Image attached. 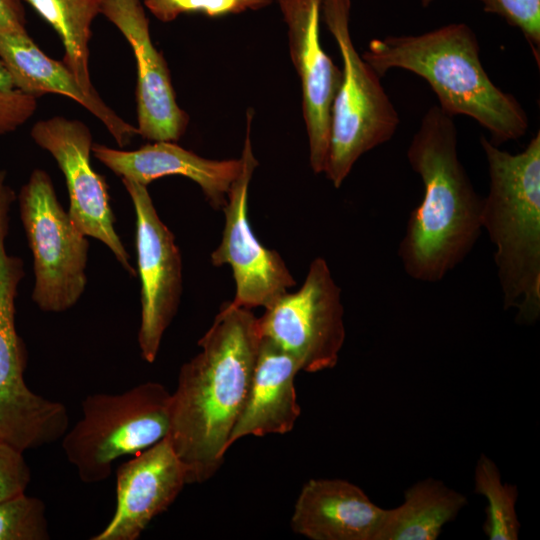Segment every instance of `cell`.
<instances>
[{
	"label": "cell",
	"mask_w": 540,
	"mask_h": 540,
	"mask_svg": "<svg viewBox=\"0 0 540 540\" xmlns=\"http://www.w3.org/2000/svg\"><path fill=\"white\" fill-rule=\"evenodd\" d=\"M489 174L482 229L495 246L505 310L521 325L540 317V132L511 154L480 137Z\"/></svg>",
	"instance_id": "cell-4"
},
{
	"label": "cell",
	"mask_w": 540,
	"mask_h": 540,
	"mask_svg": "<svg viewBox=\"0 0 540 540\" xmlns=\"http://www.w3.org/2000/svg\"><path fill=\"white\" fill-rule=\"evenodd\" d=\"M407 159L424 193L409 215L398 256L412 279L435 283L475 246L482 231L483 198L459 159L453 117L438 105L422 117Z\"/></svg>",
	"instance_id": "cell-2"
},
{
	"label": "cell",
	"mask_w": 540,
	"mask_h": 540,
	"mask_svg": "<svg viewBox=\"0 0 540 540\" xmlns=\"http://www.w3.org/2000/svg\"><path fill=\"white\" fill-rule=\"evenodd\" d=\"M253 116V110L248 109L241 169L223 208L222 239L212 252L211 261L214 266L231 267L236 286L234 304L247 309H266L289 292L296 281L280 254L259 242L248 220L249 185L258 166L250 140Z\"/></svg>",
	"instance_id": "cell-9"
},
{
	"label": "cell",
	"mask_w": 540,
	"mask_h": 540,
	"mask_svg": "<svg viewBox=\"0 0 540 540\" xmlns=\"http://www.w3.org/2000/svg\"><path fill=\"white\" fill-rule=\"evenodd\" d=\"M101 14L122 33L136 59L138 135L177 141L189 117L177 104L167 63L152 42L143 0H103Z\"/></svg>",
	"instance_id": "cell-13"
},
{
	"label": "cell",
	"mask_w": 540,
	"mask_h": 540,
	"mask_svg": "<svg viewBox=\"0 0 540 540\" xmlns=\"http://www.w3.org/2000/svg\"><path fill=\"white\" fill-rule=\"evenodd\" d=\"M297 359L272 340L261 338L249 391L231 432L229 448L246 436L286 434L300 416L295 377Z\"/></svg>",
	"instance_id": "cell-19"
},
{
	"label": "cell",
	"mask_w": 540,
	"mask_h": 540,
	"mask_svg": "<svg viewBox=\"0 0 540 540\" xmlns=\"http://www.w3.org/2000/svg\"><path fill=\"white\" fill-rule=\"evenodd\" d=\"M136 214L137 265L141 282L138 345L153 363L182 295V258L175 237L153 204L148 186L122 178Z\"/></svg>",
	"instance_id": "cell-10"
},
{
	"label": "cell",
	"mask_w": 540,
	"mask_h": 540,
	"mask_svg": "<svg viewBox=\"0 0 540 540\" xmlns=\"http://www.w3.org/2000/svg\"><path fill=\"white\" fill-rule=\"evenodd\" d=\"M474 481V492L487 500L483 526L486 536L490 540L518 539L520 522L516 513V486L503 483L497 465L484 454L477 461Z\"/></svg>",
	"instance_id": "cell-22"
},
{
	"label": "cell",
	"mask_w": 540,
	"mask_h": 540,
	"mask_svg": "<svg viewBox=\"0 0 540 540\" xmlns=\"http://www.w3.org/2000/svg\"><path fill=\"white\" fill-rule=\"evenodd\" d=\"M467 504L466 497L442 481L428 478L404 494V502L385 509L376 540H435Z\"/></svg>",
	"instance_id": "cell-20"
},
{
	"label": "cell",
	"mask_w": 540,
	"mask_h": 540,
	"mask_svg": "<svg viewBox=\"0 0 540 540\" xmlns=\"http://www.w3.org/2000/svg\"><path fill=\"white\" fill-rule=\"evenodd\" d=\"M33 141L47 151L62 171L69 195L68 214L76 228L102 242L131 276L136 271L117 234L104 178L91 165L92 134L82 121L54 116L36 122Z\"/></svg>",
	"instance_id": "cell-11"
},
{
	"label": "cell",
	"mask_w": 540,
	"mask_h": 540,
	"mask_svg": "<svg viewBox=\"0 0 540 540\" xmlns=\"http://www.w3.org/2000/svg\"><path fill=\"white\" fill-rule=\"evenodd\" d=\"M259 328L263 337L297 359L301 371L336 366L346 336L344 307L325 259L315 258L302 286L265 309Z\"/></svg>",
	"instance_id": "cell-8"
},
{
	"label": "cell",
	"mask_w": 540,
	"mask_h": 540,
	"mask_svg": "<svg viewBox=\"0 0 540 540\" xmlns=\"http://www.w3.org/2000/svg\"><path fill=\"white\" fill-rule=\"evenodd\" d=\"M50 538L45 504L25 493L0 502V540Z\"/></svg>",
	"instance_id": "cell-23"
},
{
	"label": "cell",
	"mask_w": 540,
	"mask_h": 540,
	"mask_svg": "<svg viewBox=\"0 0 540 540\" xmlns=\"http://www.w3.org/2000/svg\"><path fill=\"white\" fill-rule=\"evenodd\" d=\"M361 55L380 77L391 69H403L423 78L444 112L474 119L497 146L523 137L528 130L525 110L490 79L477 37L465 23L418 35L375 38Z\"/></svg>",
	"instance_id": "cell-3"
},
{
	"label": "cell",
	"mask_w": 540,
	"mask_h": 540,
	"mask_svg": "<svg viewBox=\"0 0 540 540\" xmlns=\"http://www.w3.org/2000/svg\"><path fill=\"white\" fill-rule=\"evenodd\" d=\"M274 0H143L145 8L161 22L174 21L183 14H202L211 18L269 6Z\"/></svg>",
	"instance_id": "cell-24"
},
{
	"label": "cell",
	"mask_w": 540,
	"mask_h": 540,
	"mask_svg": "<svg viewBox=\"0 0 540 540\" xmlns=\"http://www.w3.org/2000/svg\"><path fill=\"white\" fill-rule=\"evenodd\" d=\"M435 0H420V3L423 7L429 6Z\"/></svg>",
	"instance_id": "cell-29"
},
{
	"label": "cell",
	"mask_w": 540,
	"mask_h": 540,
	"mask_svg": "<svg viewBox=\"0 0 540 540\" xmlns=\"http://www.w3.org/2000/svg\"><path fill=\"white\" fill-rule=\"evenodd\" d=\"M486 12L502 17L517 28L528 42L539 66L540 0H477Z\"/></svg>",
	"instance_id": "cell-25"
},
{
	"label": "cell",
	"mask_w": 540,
	"mask_h": 540,
	"mask_svg": "<svg viewBox=\"0 0 540 540\" xmlns=\"http://www.w3.org/2000/svg\"><path fill=\"white\" fill-rule=\"evenodd\" d=\"M170 408L171 393L158 382L118 394H91L82 401L81 418L62 437L64 454L82 482H102L115 460L168 435Z\"/></svg>",
	"instance_id": "cell-6"
},
{
	"label": "cell",
	"mask_w": 540,
	"mask_h": 540,
	"mask_svg": "<svg viewBox=\"0 0 540 540\" xmlns=\"http://www.w3.org/2000/svg\"><path fill=\"white\" fill-rule=\"evenodd\" d=\"M251 309L224 302L185 362L171 393L168 438L187 484L212 478L224 462L231 432L247 397L261 342Z\"/></svg>",
	"instance_id": "cell-1"
},
{
	"label": "cell",
	"mask_w": 540,
	"mask_h": 540,
	"mask_svg": "<svg viewBox=\"0 0 540 540\" xmlns=\"http://www.w3.org/2000/svg\"><path fill=\"white\" fill-rule=\"evenodd\" d=\"M18 206L33 257L32 300L44 312L67 311L86 289L88 237L73 224L44 170H33Z\"/></svg>",
	"instance_id": "cell-7"
},
{
	"label": "cell",
	"mask_w": 540,
	"mask_h": 540,
	"mask_svg": "<svg viewBox=\"0 0 540 540\" xmlns=\"http://www.w3.org/2000/svg\"><path fill=\"white\" fill-rule=\"evenodd\" d=\"M187 484L185 468L168 436L135 454L116 473V507L92 540H136Z\"/></svg>",
	"instance_id": "cell-14"
},
{
	"label": "cell",
	"mask_w": 540,
	"mask_h": 540,
	"mask_svg": "<svg viewBox=\"0 0 540 540\" xmlns=\"http://www.w3.org/2000/svg\"><path fill=\"white\" fill-rule=\"evenodd\" d=\"M351 0H321V18L342 58V81L331 107L324 174L339 188L356 161L388 142L400 118L380 76L358 53L350 33Z\"/></svg>",
	"instance_id": "cell-5"
},
{
	"label": "cell",
	"mask_w": 540,
	"mask_h": 540,
	"mask_svg": "<svg viewBox=\"0 0 540 540\" xmlns=\"http://www.w3.org/2000/svg\"><path fill=\"white\" fill-rule=\"evenodd\" d=\"M37 110V98L15 87L0 61V137L16 131Z\"/></svg>",
	"instance_id": "cell-26"
},
{
	"label": "cell",
	"mask_w": 540,
	"mask_h": 540,
	"mask_svg": "<svg viewBox=\"0 0 540 540\" xmlns=\"http://www.w3.org/2000/svg\"><path fill=\"white\" fill-rule=\"evenodd\" d=\"M30 480L23 452L0 441V502L25 493Z\"/></svg>",
	"instance_id": "cell-27"
},
{
	"label": "cell",
	"mask_w": 540,
	"mask_h": 540,
	"mask_svg": "<svg viewBox=\"0 0 540 540\" xmlns=\"http://www.w3.org/2000/svg\"><path fill=\"white\" fill-rule=\"evenodd\" d=\"M94 157L114 174L148 186L156 179L179 175L198 184L212 207L224 208L241 169V159L201 157L171 141H157L127 151L93 144Z\"/></svg>",
	"instance_id": "cell-16"
},
{
	"label": "cell",
	"mask_w": 540,
	"mask_h": 540,
	"mask_svg": "<svg viewBox=\"0 0 540 540\" xmlns=\"http://www.w3.org/2000/svg\"><path fill=\"white\" fill-rule=\"evenodd\" d=\"M287 25L291 61L300 79L309 163L324 172L330 140L331 107L342 81L320 42L321 0H277Z\"/></svg>",
	"instance_id": "cell-12"
},
{
	"label": "cell",
	"mask_w": 540,
	"mask_h": 540,
	"mask_svg": "<svg viewBox=\"0 0 540 540\" xmlns=\"http://www.w3.org/2000/svg\"><path fill=\"white\" fill-rule=\"evenodd\" d=\"M0 61L16 88L36 98L46 93L71 98L102 122L119 147L138 135L137 128L107 106L97 92H87L64 62L48 57L26 30L0 31Z\"/></svg>",
	"instance_id": "cell-17"
},
{
	"label": "cell",
	"mask_w": 540,
	"mask_h": 540,
	"mask_svg": "<svg viewBox=\"0 0 540 540\" xmlns=\"http://www.w3.org/2000/svg\"><path fill=\"white\" fill-rule=\"evenodd\" d=\"M384 511L349 481L310 479L295 502L291 527L311 540H376Z\"/></svg>",
	"instance_id": "cell-18"
},
{
	"label": "cell",
	"mask_w": 540,
	"mask_h": 540,
	"mask_svg": "<svg viewBox=\"0 0 540 540\" xmlns=\"http://www.w3.org/2000/svg\"><path fill=\"white\" fill-rule=\"evenodd\" d=\"M24 8L20 0H0V31H23Z\"/></svg>",
	"instance_id": "cell-28"
},
{
	"label": "cell",
	"mask_w": 540,
	"mask_h": 540,
	"mask_svg": "<svg viewBox=\"0 0 540 540\" xmlns=\"http://www.w3.org/2000/svg\"><path fill=\"white\" fill-rule=\"evenodd\" d=\"M57 32L64 46V63L87 92H96L89 72L92 24L103 0H26Z\"/></svg>",
	"instance_id": "cell-21"
},
{
	"label": "cell",
	"mask_w": 540,
	"mask_h": 540,
	"mask_svg": "<svg viewBox=\"0 0 540 540\" xmlns=\"http://www.w3.org/2000/svg\"><path fill=\"white\" fill-rule=\"evenodd\" d=\"M26 353L15 321L0 315V441L24 452L51 444L68 430L66 407L29 389Z\"/></svg>",
	"instance_id": "cell-15"
}]
</instances>
